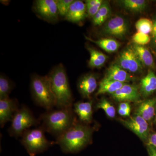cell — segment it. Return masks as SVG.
Instances as JSON below:
<instances>
[{"label":"cell","instance_id":"cell-1","mask_svg":"<svg viewBox=\"0 0 156 156\" xmlns=\"http://www.w3.org/2000/svg\"><path fill=\"white\" fill-rule=\"evenodd\" d=\"M93 128L81 123H75L56 138V143L65 152L75 153L86 147L92 141Z\"/></svg>","mask_w":156,"mask_h":156},{"label":"cell","instance_id":"cell-2","mask_svg":"<svg viewBox=\"0 0 156 156\" xmlns=\"http://www.w3.org/2000/svg\"><path fill=\"white\" fill-rule=\"evenodd\" d=\"M58 109L72 107L73 98L66 70L62 64L53 69L48 75Z\"/></svg>","mask_w":156,"mask_h":156},{"label":"cell","instance_id":"cell-3","mask_svg":"<svg viewBox=\"0 0 156 156\" xmlns=\"http://www.w3.org/2000/svg\"><path fill=\"white\" fill-rule=\"evenodd\" d=\"M41 127L56 138L75 123L72 107L48 111L41 117Z\"/></svg>","mask_w":156,"mask_h":156},{"label":"cell","instance_id":"cell-4","mask_svg":"<svg viewBox=\"0 0 156 156\" xmlns=\"http://www.w3.org/2000/svg\"><path fill=\"white\" fill-rule=\"evenodd\" d=\"M30 89L34 100L40 106L48 111L56 106V99L48 75H33L31 78Z\"/></svg>","mask_w":156,"mask_h":156},{"label":"cell","instance_id":"cell-5","mask_svg":"<svg viewBox=\"0 0 156 156\" xmlns=\"http://www.w3.org/2000/svg\"><path fill=\"white\" fill-rule=\"evenodd\" d=\"M45 131L41 126L28 129L23 134L21 143L31 155L43 151L52 145V143L46 138Z\"/></svg>","mask_w":156,"mask_h":156},{"label":"cell","instance_id":"cell-6","mask_svg":"<svg viewBox=\"0 0 156 156\" xmlns=\"http://www.w3.org/2000/svg\"><path fill=\"white\" fill-rule=\"evenodd\" d=\"M11 121L9 134L16 137L22 136L30 128L37 126L39 123L29 109L25 106H22L17 111Z\"/></svg>","mask_w":156,"mask_h":156},{"label":"cell","instance_id":"cell-7","mask_svg":"<svg viewBox=\"0 0 156 156\" xmlns=\"http://www.w3.org/2000/svg\"><path fill=\"white\" fill-rule=\"evenodd\" d=\"M119 121L126 128L136 134L142 141L147 142L150 134L149 125L142 117L134 114L128 119H120Z\"/></svg>","mask_w":156,"mask_h":156},{"label":"cell","instance_id":"cell-8","mask_svg":"<svg viewBox=\"0 0 156 156\" xmlns=\"http://www.w3.org/2000/svg\"><path fill=\"white\" fill-rule=\"evenodd\" d=\"M34 9L39 16L48 22L58 21L59 14L56 0H37Z\"/></svg>","mask_w":156,"mask_h":156},{"label":"cell","instance_id":"cell-9","mask_svg":"<svg viewBox=\"0 0 156 156\" xmlns=\"http://www.w3.org/2000/svg\"><path fill=\"white\" fill-rule=\"evenodd\" d=\"M117 63L123 69L131 73L141 71L143 66L131 47L120 53Z\"/></svg>","mask_w":156,"mask_h":156},{"label":"cell","instance_id":"cell-10","mask_svg":"<svg viewBox=\"0 0 156 156\" xmlns=\"http://www.w3.org/2000/svg\"><path fill=\"white\" fill-rule=\"evenodd\" d=\"M105 34L118 38H123L128 32V25L126 19L121 16L112 17L105 24Z\"/></svg>","mask_w":156,"mask_h":156},{"label":"cell","instance_id":"cell-11","mask_svg":"<svg viewBox=\"0 0 156 156\" xmlns=\"http://www.w3.org/2000/svg\"><path fill=\"white\" fill-rule=\"evenodd\" d=\"M112 97L119 102H139L141 95L139 87L133 84H125L121 89L112 94Z\"/></svg>","mask_w":156,"mask_h":156},{"label":"cell","instance_id":"cell-12","mask_svg":"<svg viewBox=\"0 0 156 156\" xmlns=\"http://www.w3.org/2000/svg\"><path fill=\"white\" fill-rule=\"evenodd\" d=\"M18 108V102L15 99L8 98L0 100V125L3 128L6 123L11 121Z\"/></svg>","mask_w":156,"mask_h":156},{"label":"cell","instance_id":"cell-13","mask_svg":"<svg viewBox=\"0 0 156 156\" xmlns=\"http://www.w3.org/2000/svg\"><path fill=\"white\" fill-rule=\"evenodd\" d=\"M98 87L97 77L94 74L88 73L82 77L78 83V89L85 98H90Z\"/></svg>","mask_w":156,"mask_h":156},{"label":"cell","instance_id":"cell-14","mask_svg":"<svg viewBox=\"0 0 156 156\" xmlns=\"http://www.w3.org/2000/svg\"><path fill=\"white\" fill-rule=\"evenodd\" d=\"M156 97L141 101L136 108L134 114L142 117L148 123L151 122L155 116Z\"/></svg>","mask_w":156,"mask_h":156},{"label":"cell","instance_id":"cell-15","mask_svg":"<svg viewBox=\"0 0 156 156\" xmlns=\"http://www.w3.org/2000/svg\"><path fill=\"white\" fill-rule=\"evenodd\" d=\"M87 8L85 3L81 1H74L70 7L65 18L69 22L78 23L87 17Z\"/></svg>","mask_w":156,"mask_h":156},{"label":"cell","instance_id":"cell-16","mask_svg":"<svg viewBox=\"0 0 156 156\" xmlns=\"http://www.w3.org/2000/svg\"><path fill=\"white\" fill-rule=\"evenodd\" d=\"M105 78L125 83L133 81L135 79L117 63H114L109 67Z\"/></svg>","mask_w":156,"mask_h":156},{"label":"cell","instance_id":"cell-17","mask_svg":"<svg viewBox=\"0 0 156 156\" xmlns=\"http://www.w3.org/2000/svg\"><path fill=\"white\" fill-rule=\"evenodd\" d=\"M139 92L141 96L147 98L156 91V75L151 69L141 79L140 83Z\"/></svg>","mask_w":156,"mask_h":156},{"label":"cell","instance_id":"cell-18","mask_svg":"<svg viewBox=\"0 0 156 156\" xmlns=\"http://www.w3.org/2000/svg\"><path fill=\"white\" fill-rule=\"evenodd\" d=\"M74 112L77 115L81 122L88 124L92 120V101L77 102L74 104Z\"/></svg>","mask_w":156,"mask_h":156},{"label":"cell","instance_id":"cell-19","mask_svg":"<svg viewBox=\"0 0 156 156\" xmlns=\"http://www.w3.org/2000/svg\"><path fill=\"white\" fill-rule=\"evenodd\" d=\"M134 52L136 53L140 61L143 66L148 67H154L153 57L150 51L144 46L137 44L132 45L131 46Z\"/></svg>","mask_w":156,"mask_h":156},{"label":"cell","instance_id":"cell-20","mask_svg":"<svg viewBox=\"0 0 156 156\" xmlns=\"http://www.w3.org/2000/svg\"><path fill=\"white\" fill-rule=\"evenodd\" d=\"M125 84L126 83L108 80L104 77L99 83V87L96 95H98L105 94L112 95L121 89Z\"/></svg>","mask_w":156,"mask_h":156},{"label":"cell","instance_id":"cell-21","mask_svg":"<svg viewBox=\"0 0 156 156\" xmlns=\"http://www.w3.org/2000/svg\"><path fill=\"white\" fill-rule=\"evenodd\" d=\"M85 38L94 43L108 53L116 52L120 47V43L115 39L112 38H102L94 40L85 36Z\"/></svg>","mask_w":156,"mask_h":156},{"label":"cell","instance_id":"cell-22","mask_svg":"<svg viewBox=\"0 0 156 156\" xmlns=\"http://www.w3.org/2000/svg\"><path fill=\"white\" fill-rule=\"evenodd\" d=\"M87 50L90 53L89 66L91 68H97L102 66L106 62L107 56L95 48L88 46Z\"/></svg>","mask_w":156,"mask_h":156},{"label":"cell","instance_id":"cell-23","mask_svg":"<svg viewBox=\"0 0 156 156\" xmlns=\"http://www.w3.org/2000/svg\"><path fill=\"white\" fill-rule=\"evenodd\" d=\"M111 13V8L109 4L107 1H104L99 10L92 18L93 25L95 26L102 25L110 16Z\"/></svg>","mask_w":156,"mask_h":156},{"label":"cell","instance_id":"cell-24","mask_svg":"<svg viewBox=\"0 0 156 156\" xmlns=\"http://www.w3.org/2000/svg\"><path fill=\"white\" fill-rule=\"evenodd\" d=\"M124 8L133 12H141L147 7V2L144 0H123L120 2Z\"/></svg>","mask_w":156,"mask_h":156},{"label":"cell","instance_id":"cell-25","mask_svg":"<svg viewBox=\"0 0 156 156\" xmlns=\"http://www.w3.org/2000/svg\"><path fill=\"white\" fill-rule=\"evenodd\" d=\"M13 89V85L8 78L1 75L0 76V100L9 98Z\"/></svg>","mask_w":156,"mask_h":156},{"label":"cell","instance_id":"cell-26","mask_svg":"<svg viewBox=\"0 0 156 156\" xmlns=\"http://www.w3.org/2000/svg\"><path fill=\"white\" fill-rule=\"evenodd\" d=\"M95 106L97 109L103 110L109 118L113 119L115 117L116 110L115 107L106 98H102L101 99Z\"/></svg>","mask_w":156,"mask_h":156},{"label":"cell","instance_id":"cell-27","mask_svg":"<svg viewBox=\"0 0 156 156\" xmlns=\"http://www.w3.org/2000/svg\"><path fill=\"white\" fill-rule=\"evenodd\" d=\"M135 27L137 32L149 34L152 30L153 21L147 18H140L135 23Z\"/></svg>","mask_w":156,"mask_h":156},{"label":"cell","instance_id":"cell-28","mask_svg":"<svg viewBox=\"0 0 156 156\" xmlns=\"http://www.w3.org/2000/svg\"><path fill=\"white\" fill-rule=\"evenodd\" d=\"M58 14L65 17L73 0H56Z\"/></svg>","mask_w":156,"mask_h":156},{"label":"cell","instance_id":"cell-29","mask_svg":"<svg viewBox=\"0 0 156 156\" xmlns=\"http://www.w3.org/2000/svg\"><path fill=\"white\" fill-rule=\"evenodd\" d=\"M132 40L135 44L144 46L151 41V38L148 34L137 32L132 37Z\"/></svg>","mask_w":156,"mask_h":156},{"label":"cell","instance_id":"cell-30","mask_svg":"<svg viewBox=\"0 0 156 156\" xmlns=\"http://www.w3.org/2000/svg\"><path fill=\"white\" fill-rule=\"evenodd\" d=\"M131 107L129 102H122L118 108V113L122 116L130 117Z\"/></svg>","mask_w":156,"mask_h":156},{"label":"cell","instance_id":"cell-31","mask_svg":"<svg viewBox=\"0 0 156 156\" xmlns=\"http://www.w3.org/2000/svg\"><path fill=\"white\" fill-rule=\"evenodd\" d=\"M103 2L102 0H100L99 2L95 5L90 7H86L87 16H89L90 18H93L99 10Z\"/></svg>","mask_w":156,"mask_h":156},{"label":"cell","instance_id":"cell-32","mask_svg":"<svg viewBox=\"0 0 156 156\" xmlns=\"http://www.w3.org/2000/svg\"><path fill=\"white\" fill-rule=\"evenodd\" d=\"M151 44L154 49H156V13L153 20V28L151 33Z\"/></svg>","mask_w":156,"mask_h":156},{"label":"cell","instance_id":"cell-33","mask_svg":"<svg viewBox=\"0 0 156 156\" xmlns=\"http://www.w3.org/2000/svg\"><path fill=\"white\" fill-rule=\"evenodd\" d=\"M146 143L147 145L152 146L156 149V132L150 134Z\"/></svg>","mask_w":156,"mask_h":156},{"label":"cell","instance_id":"cell-34","mask_svg":"<svg viewBox=\"0 0 156 156\" xmlns=\"http://www.w3.org/2000/svg\"><path fill=\"white\" fill-rule=\"evenodd\" d=\"M149 156H156V149L151 145H147Z\"/></svg>","mask_w":156,"mask_h":156},{"label":"cell","instance_id":"cell-35","mask_svg":"<svg viewBox=\"0 0 156 156\" xmlns=\"http://www.w3.org/2000/svg\"><path fill=\"white\" fill-rule=\"evenodd\" d=\"M154 124H156V114L155 116L154 119Z\"/></svg>","mask_w":156,"mask_h":156}]
</instances>
